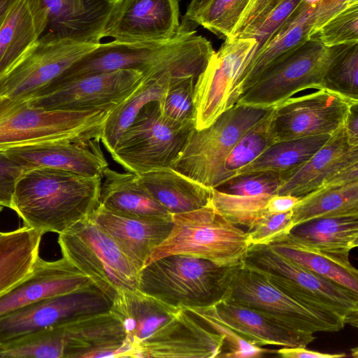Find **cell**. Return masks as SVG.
<instances>
[{
	"label": "cell",
	"instance_id": "32",
	"mask_svg": "<svg viewBox=\"0 0 358 358\" xmlns=\"http://www.w3.org/2000/svg\"><path fill=\"white\" fill-rule=\"evenodd\" d=\"M45 232L24 226L0 235V296L31 272Z\"/></svg>",
	"mask_w": 358,
	"mask_h": 358
},
{
	"label": "cell",
	"instance_id": "2",
	"mask_svg": "<svg viewBox=\"0 0 358 358\" xmlns=\"http://www.w3.org/2000/svg\"><path fill=\"white\" fill-rule=\"evenodd\" d=\"M101 178L46 167L25 171L16 184L11 209L25 226L61 234L99 208Z\"/></svg>",
	"mask_w": 358,
	"mask_h": 358
},
{
	"label": "cell",
	"instance_id": "29",
	"mask_svg": "<svg viewBox=\"0 0 358 358\" xmlns=\"http://www.w3.org/2000/svg\"><path fill=\"white\" fill-rule=\"evenodd\" d=\"M138 176L151 196L171 215L201 208L211 201L213 188L171 168L155 169Z\"/></svg>",
	"mask_w": 358,
	"mask_h": 358
},
{
	"label": "cell",
	"instance_id": "44",
	"mask_svg": "<svg viewBox=\"0 0 358 358\" xmlns=\"http://www.w3.org/2000/svg\"><path fill=\"white\" fill-rule=\"evenodd\" d=\"M284 174L271 171L250 172L235 175L215 189L222 192L239 195L255 196L275 194L282 184Z\"/></svg>",
	"mask_w": 358,
	"mask_h": 358
},
{
	"label": "cell",
	"instance_id": "12",
	"mask_svg": "<svg viewBox=\"0 0 358 358\" xmlns=\"http://www.w3.org/2000/svg\"><path fill=\"white\" fill-rule=\"evenodd\" d=\"M97 45L48 31L0 79V96L14 100L31 99Z\"/></svg>",
	"mask_w": 358,
	"mask_h": 358
},
{
	"label": "cell",
	"instance_id": "43",
	"mask_svg": "<svg viewBox=\"0 0 358 358\" xmlns=\"http://www.w3.org/2000/svg\"><path fill=\"white\" fill-rule=\"evenodd\" d=\"M309 38L328 48L358 43V3L334 15Z\"/></svg>",
	"mask_w": 358,
	"mask_h": 358
},
{
	"label": "cell",
	"instance_id": "33",
	"mask_svg": "<svg viewBox=\"0 0 358 358\" xmlns=\"http://www.w3.org/2000/svg\"><path fill=\"white\" fill-rule=\"evenodd\" d=\"M337 216H358V182L321 187L301 197L292 209V224Z\"/></svg>",
	"mask_w": 358,
	"mask_h": 358
},
{
	"label": "cell",
	"instance_id": "36",
	"mask_svg": "<svg viewBox=\"0 0 358 358\" xmlns=\"http://www.w3.org/2000/svg\"><path fill=\"white\" fill-rule=\"evenodd\" d=\"M64 323L34 331L1 345L0 357L64 358L66 345Z\"/></svg>",
	"mask_w": 358,
	"mask_h": 358
},
{
	"label": "cell",
	"instance_id": "1",
	"mask_svg": "<svg viewBox=\"0 0 358 358\" xmlns=\"http://www.w3.org/2000/svg\"><path fill=\"white\" fill-rule=\"evenodd\" d=\"M110 311L124 327L133 358H213L222 354V337L188 310L138 290L120 293Z\"/></svg>",
	"mask_w": 358,
	"mask_h": 358
},
{
	"label": "cell",
	"instance_id": "6",
	"mask_svg": "<svg viewBox=\"0 0 358 358\" xmlns=\"http://www.w3.org/2000/svg\"><path fill=\"white\" fill-rule=\"evenodd\" d=\"M172 222L169 236L152 251L144 266L172 255L203 258L220 265L237 264L250 246L245 232L223 217L210 202L194 210L172 215Z\"/></svg>",
	"mask_w": 358,
	"mask_h": 358
},
{
	"label": "cell",
	"instance_id": "26",
	"mask_svg": "<svg viewBox=\"0 0 358 358\" xmlns=\"http://www.w3.org/2000/svg\"><path fill=\"white\" fill-rule=\"evenodd\" d=\"M48 11V31L99 44L113 0H41Z\"/></svg>",
	"mask_w": 358,
	"mask_h": 358
},
{
	"label": "cell",
	"instance_id": "37",
	"mask_svg": "<svg viewBox=\"0 0 358 358\" xmlns=\"http://www.w3.org/2000/svg\"><path fill=\"white\" fill-rule=\"evenodd\" d=\"M321 89L358 101V43L337 46L323 76Z\"/></svg>",
	"mask_w": 358,
	"mask_h": 358
},
{
	"label": "cell",
	"instance_id": "49",
	"mask_svg": "<svg viewBox=\"0 0 358 358\" xmlns=\"http://www.w3.org/2000/svg\"><path fill=\"white\" fill-rule=\"evenodd\" d=\"M356 3H358V0H320L316 6L310 36L334 15Z\"/></svg>",
	"mask_w": 358,
	"mask_h": 358
},
{
	"label": "cell",
	"instance_id": "19",
	"mask_svg": "<svg viewBox=\"0 0 358 358\" xmlns=\"http://www.w3.org/2000/svg\"><path fill=\"white\" fill-rule=\"evenodd\" d=\"M93 285L65 257L47 261L38 256L29 274L0 296V317L37 301Z\"/></svg>",
	"mask_w": 358,
	"mask_h": 358
},
{
	"label": "cell",
	"instance_id": "21",
	"mask_svg": "<svg viewBox=\"0 0 358 358\" xmlns=\"http://www.w3.org/2000/svg\"><path fill=\"white\" fill-rule=\"evenodd\" d=\"M64 358L133 357L124 327L110 310L64 323Z\"/></svg>",
	"mask_w": 358,
	"mask_h": 358
},
{
	"label": "cell",
	"instance_id": "31",
	"mask_svg": "<svg viewBox=\"0 0 358 358\" xmlns=\"http://www.w3.org/2000/svg\"><path fill=\"white\" fill-rule=\"evenodd\" d=\"M190 76L171 71L145 76L137 89L115 106L106 119L101 141L110 153L141 110L148 103L160 101L170 85Z\"/></svg>",
	"mask_w": 358,
	"mask_h": 358
},
{
	"label": "cell",
	"instance_id": "17",
	"mask_svg": "<svg viewBox=\"0 0 358 358\" xmlns=\"http://www.w3.org/2000/svg\"><path fill=\"white\" fill-rule=\"evenodd\" d=\"M111 306L94 285L37 301L0 317V345L51 326L108 311Z\"/></svg>",
	"mask_w": 358,
	"mask_h": 358
},
{
	"label": "cell",
	"instance_id": "16",
	"mask_svg": "<svg viewBox=\"0 0 358 358\" xmlns=\"http://www.w3.org/2000/svg\"><path fill=\"white\" fill-rule=\"evenodd\" d=\"M356 101L324 89L287 99L273 108L274 143L333 134L343 125L351 105Z\"/></svg>",
	"mask_w": 358,
	"mask_h": 358
},
{
	"label": "cell",
	"instance_id": "51",
	"mask_svg": "<svg viewBox=\"0 0 358 358\" xmlns=\"http://www.w3.org/2000/svg\"><path fill=\"white\" fill-rule=\"evenodd\" d=\"M300 198L289 194H273L267 201L266 210L268 213H282L292 210Z\"/></svg>",
	"mask_w": 358,
	"mask_h": 358
},
{
	"label": "cell",
	"instance_id": "25",
	"mask_svg": "<svg viewBox=\"0 0 358 358\" xmlns=\"http://www.w3.org/2000/svg\"><path fill=\"white\" fill-rule=\"evenodd\" d=\"M102 177L100 206L107 210L130 218L172 221V215L151 196L137 174L108 166Z\"/></svg>",
	"mask_w": 358,
	"mask_h": 358
},
{
	"label": "cell",
	"instance_id": "48",
	"mask_svg": "<svg viewBox=\"0 0 358 358\" xmlns=\"http://www.w3.org/2000/svg\"><path fill=\"white\" fill-rule=\"evenodd\" d=\"M24 171L5 151H0V206L12 208L16 184Z\"/></svg>",
	"mask_w": 358,
	"mask_h": 358
},
{
	"label": "cell",
	"instance_id": "46",
	"mask_svg": "<svg viewBox=\"0 0 358 358\" xmlns=\"http://www.w3.org/2000/svg\"><path fill=\"white\" fill-rule=\"evenodd\" d=\"M302 1L303 0H284L258 27L240 36L252 38L256 41L257 45L255 48L252 59Z\"/></svg>",
	"mask_w": 358,
	"mask_h": 358
},
{
	"label": "cell",
	"instance_id": "40",
	"mask_svg": "<svg viewBox=\"0 0 358 358\" xmlns=\"http://www.w3.org/2000/svg\"><path fill=\"white\" fill-rule=\"evenodd\" d=\"M271 196L268 194L255 196L234 195L213 188L210 203L230 223L248 227L257 218L267 212L266 206Z\"/></svg>",
	"mask_w": 358,
	"mask_h": 358
},
{
	"label": "cell",
	"instance_id": "22",
	"mask_svg": "<svg viewBox=\"0 0 358 358\" xmlns=\"http://www.w3.org/2000/svg\"><path fill=\"white\" fill-rule=\"evenodd\" d=\"M220 322L247 341L258 346L306 347L314 334L293 329L253 308L222 300L206 307Z\"/></svg>",
	"mask_w": 358,
	"mask_h": 358
},
{
	"label": "cell",
	"instance_id": "24",
	"mask_svg": "<svg viewBox=\"0 0 358 358\" xmlns=\"http://www.w3.org/2000/svg\"><path fill=\"white\" fill-rule=\"evenodd\" d=\"M91 217L140 271L152 251L166 239L173 227L172 221L123 217L100 205Z\"/></svg>",
	"mask_w": 358,
	"mask_h": 358
},
{
	"label": "cell",
	"instance_id": "53",
	"mask_svg": "<svg viewBox=\"0 0 358 358\" xmlns=\"http://www.w3.org/2000/svg\"><path fill=\"white\" fill-rule=\"evenodd\" d=\"M358 182V162L352 164L337 171L322 186L345 185Z\"/></svg>",
	"mask_w": 358,
	"mask_h": 358
},
{
	"label": "cell",
	"instance_id": "9",
	"mask_svg": "<svg viewBox=\"0 0 358 358\" xmlns=\"http://www.w3.org/2000/svg\"><path fill=\"white\" fill-rule=\"evenodd\" d=\"M194 128V123L181 124L166 118L159 101H152L141 110L110 154L137 175L172 168Z\"/></svg>",
	"mask_w": 358,
	"mask_h": 358
},
{
	"label": "cell",
	"instance_id": "39",
	"mask_svg": "<svg viewBox=\"0 0 358 358\" xmlns=\"http://www.w3.org/2000/svg\"><path fill=\"white\" fill-rule=\"evenodd\" d=\"M250 0H209L191 20L189 29L200 25L220 38H229Z\"/></svg>",
	"mask_w": 358,
	"mask_h": 358
},
{
	"label": "cell",
	"instance_id": "55",
	"mask_svg": "<svg viewBox=\"0 0 358 358\" xmlns=\"http://www.w3.org/2000/svg\"><path fill=\"white\" fill-rule=\"evenodd\" d=\"M15 0H0V28Z\"/></svg>",
	"mask_w": 358,
	"mask_h": 358
},
{
	"label": "cell",
	"instance_id": "52",
	"mask_svg": "<svg viewBox=\"0 0 358 358\" xmlns=\"http://www.w3.org/2000/svg\"><path fill=\"white\" fill-rule=\"evenodd\" d=\"M343 127L349 144L358 146V101L351 105Z\"/></svg>",
	"mask_w": 358,
	"mask_h": 358
},
{
	"label": "cell",
	"instance_id": "14",
	"mask_svg": "<svg viewBox=\"0 0 358 358\" xmlns=\"http://www.w3.org/2000/svg\"><path fill=\"white\" fill-rule=\"evenodd\" d=\"M143 73L136 69L74 78H57L28 101L55 110H87L116 106L140 85Z\"/></svg>",
	"mask_w": 358,
	"mask_h": 358
},
{
	"label": "cell",
	"instance_id": "7",
	"mask_svg": "<svg viewBox=\"0 0 358 358\" xmlns=\"http://www.w3.org/2000/svg\"><path fill=\"white\" fill-rule=\"evenodd\" d=\"M58 243L62 257L111 302L123 292L138 290L140 270L91 216L59 234Z\"/></svg>",
	"mask_w": 358,
	"mask_h": 358
},
{
	"label": "cell",
	"instance_id": "34",
	"mask_svg": "<svg viewBox=\"0 0 358 358\" xmlns=\"http://www.w3.org/2000/svg\"><path fill=\"white\" fill-rule=\"evenodd\" d=\"M331 136L321 134L275 142L236 175L271 171L283 173L285 176L306 163Z\"/></svg>",
	"mask_w": 358,
	"mask_h": 358
},
{
	"label": "cell",
	"instance_id": "8",
	"mask_svg": "<svg viewBox=\"0 0 358 358\" xmlns=\"http://www.w3.org/2000/svg\"><path fill=\"white\" fill-rule=\"evenodd\" d=\"M273 108L236 103L210 126L202 129L194 128L171 169L206 187H216L232 148Z\"/></svg>",
	"mask_w": 358,
	"mask_h": 358
},
{
	"label": "cell",
	"instance_id": "13",
	"mask_svg": "<svg viewBox=\"0 0 358 358\" xmlns=\"http://www.w3.org/2000/svg\"><path fill=\"white\" fill-rule=\"evenodd\" d=\"M222 300L257 310L303 333L334 332L345 325L343 320L287 295L262 274L243 266V263Z\"/></svg>",
	"mask_w": 358,
	"mask_h": 358
},
{
	"label": "cell",
	"instance_id": "10",
	"mask_svg": "<svg viewBox=\"0 0 358 358\" xmlns=\"http://www.w3.org/2000/svg\"><path fill=\"white\" fill-rule=\"evenodd\" d=\"M337 46L328 48L317 39L309 38L277 59L241 94L236 103L273 107L300 91L320 90Z\"/></svg>",
	"mask_w": 358,
	"mask_h": 358
},
{
	"label": "cell",
	"instance_id": "35",
	"mask_svg": "<svg viewBox=\"0 0 358 358\" xmlns=\"http://www.w3.org/2000/svg\"><path fill=\"white\" fill-rule=\"evenodd\" d=\"M268 245L283 257L358 293V271L351 264L349 255L308 250L283 241H276Z\"/></svg>",
	"mask_w": 358,
	"mask_h": 358
},
{
	"label": "cell",
	"instance_id": "15",
	"mask_svg": "<svg viewBox=\"0 0 358 358\" xmlns=\"http://www.w3.org/2000/svg\"><path fill=\"white\" fill-rule=\"evenodd\" d=\"M194 32L181 28L175 38L158 42L100 43L58 78H80L125 69L138 70L144 76L172 71L178 62L182 43Z\"/></svg>",
	"mask_w": 358,
	"mask_h": 358
},
{
	"label": "cell",
	"instance_id": "11",
	"mask_svg": "<svg viewBox=\"0 0 358 358\" xmlns=\"http://www.w3.org/2000/svg\"><path fill=\"white\" fill-rule=\"evenodd\" d=\"M256 45L249 37L228 38L212 55L194 85L196 129L210 126L237 103Z\"/></svg>",
	"mask_w": 358,
	"mask_h": 358
},
{
	"label": "cell",
	"instance_id": "23",
	"mask_svg": "<svg viewBox=\"0 0 358 358\" xmlns=\"http://www.w3.org/2000/svg\"><path fill=\"white\" fill-rule=\"evenodd\" d=\"M358 162V146L349 144L343 127L303 165L284 176L275 194L301 198L321 187L337 171Z\"/></svg>",
	"mask_w": 358,
	"mask_h": 358
},
{
	"label": "cell",
	"instance_id": "56",
	"mask_svg": "<svg viewBox=\"0 0 358 358\" xmlns=\"http://www.w3.org/2000/svg\"><path fill=\"white\" fill-rule=\"evenodd\" d=\"M3 206H0V212H1V210H3Z\"/></svg>",
	"mask_w": 358,
	"mask_h": 358
},
{
	"label": "cell",
	"instance_id": "5",
	"mask_svg": "<svg viewBox=\"0 0 358 358\" xmlns=\"http://www.w3.org/2000/svg\"><path fill=\"white\" fill-rule=\"evenodd\" d=\"M242 262L299 302L357 327L358 293L283 257L268 245H250Z\"/></svg>",
	"mask_w": 358,
	"mask_h": 358
},
{
	"label": "cell",
	"instance_id": "27",
	"mask_svg": "<svg viewBox=\"0 0 358 358\" xmlns=\"http://www.w3.org/2000/svg\"><path fill=\"white\" fill-rule=\"evenodd\" d=\"M41 0H15L0 28V79L48 27Z\"/></svg>",
	"mask_w": 358,
	"mask_h": 358
},
{
	"label": "cell",
	"instance_id": "45",
	"mask_svg": "<svg viewBox=\"0 0 358 358\" xmlns=\"http://www.w3.org/2000/svg\"><path fill=\"white\" fill-rule=\"evenodd\" d=\"M245 232L249 245H270L286 237L292 224V210L282 213L266 212L257 218Z\"/></svg>",
	"mask_w": 358,
	"mask_h": 358
},
{
	"label": "cell",
	"instance_id": "4",
	"mask_svg": "<svg viewBox=\"0 0 358 358\" xmlns=\"http://www.w3.org/2000/svg\"><path fill=\"white\" fill-rule=\"evenodd\" d=\"M115 107L55 110L0 96V151L44 142L101 140L103 123Z\"/></svg>",
	"mask_w": 358,
	"mask_h": 358
},
{
	"label": "cell",
	"instance_id": "3",
	"mask_svg": "<svg viewBox=\"0 0 358 358\" xmlns=\"http://www.w3.org/2000/svg\"><path fill=\"white\" fill-rule=\"evenodd\" d=\"M242 263L220 265L189 255H168L139 271L138 290L177 308L213 306L224 299Z\"/></svg>",
	"mask_w": 358,
	"mask_h": 358
},
{
	"label": "cell",
	"instance_id": "20",
	"mask_svg": "<svg viewBox=\"0 0 358 358\" xmlns=\"http://www.w3.org/2000/svg\"><path fill=\"white\" fill-rule=\"evenodd\" d=\"M99 141L44 142L13 147L3 151L25 171L46 167L86 177L102 178L108 162L101 150Z\"/></svg>",
	"mask_w": 358,
	"mask_h": 358
},
{
	"label": "cell",
	"instance_id": "38",
	"mask_svg": "<svg viewBox=\"0 0 358 358\" xmlns=\"http://www.w3.org/2000/svg\"><path fill=\"white\" fill-rule=\"evenodd\" d=\"M271 113L248 130L232 148L223 164L218 185L236 175L274 143Z\"/></svg>",
	"mask_w": 358,
	"mask_h": 358
},
{
	"label": "cell",
	"instance_id": "28",
	"mask_svg": "<svg viewBox=\"0 0 358 358\" xmlns=\"http://www.w3.org/2000/svg\"><path fill=\"white\" fill-rule=\"evenodd\" d=\"M279 241L315 251L349 255L358 246V216L313 219L294 227Z\"/></svg>",
	"mask_w": 358,
	"mask_h": 358
},
{
	"label": "cell",
	"instance_id": "42",
	"mask_svg": "<svg viewBox=\"0 0 358 358\" xmlns=\"http://www.w3.org/2000/svg\"><path fill=\"white\" fill-rule=\"evenodd\" d=\"M196 79L190 76L170 85L159 101L163 116L181 124H195L194 90Z\"/></svg>",
	"mask_w": 358,
	"mask_h": 358
},
{
	"label": "cell",
	"instance_id": "54",
	"mask_svg": "<svg viewBox=\"0 0 358 358\" xmlns=\"http://www.w3.org/2000/svg\"><path fill=\"white\" fill-rule=\"evenodd\" d=\"M208 1L209 0H191L182 17L180 27L186 30L192 31L189 29L191 20Z\"/></svg>",
	"mask_w": 358,
	"mask_h": 358
},
{
	"label": "cell",
	"instance_id": "18",
	"mask_svg": "<svg viewBox=\"0 0 358 358\" xmlns=\"http://www.w3.org/2000/svg\"><path fill=\"white\" fill-rule=\"evenodd\" d=\"M180 31L178 0H113L101 37L150 43L173 38Z\"/></svg>",
	"mask_w": 358,
	"mask_h": 358
},
{
	"label": "cell",
	"instance_id": "57",
	"mask_svg": "<svg viewBox=\"0 0 358 358\" xmlns=\"http://www.w3.org/2000/svg\"><path fill=\"white\" fill-rule=\"evenodd\" d=\"M1 234V232H0V235Z\"/></svg>",
	"mask_w": 358,
	"mask_h": 358
},
{
	"label": "cell",
	"instance_id": "41",
	"mask_svg": "<svg viewBox=\"0 0 358 358\" xmlns=\"http://www.w3.org/2000/svg\"><path fill=\"white\" fill-rule=\"evenodd\" d=\"M210 330L224 339V358H259L271 350L255 345L231 329L216 318L206 307L185 308Z\"/></svg>",
	"mask_w": 358,
	"mask_h": 358
},
{
	"label": "cell",
	"instance_id": "30",
	"mask_svg": "<svg viewBox=\"0 0 358 358\" xmlns=\"http://www.w3.org/2000/svg\"><path fill=\"white\" fill-rule=\"evenodd\" d=\"M315 3L306 0L294 10L253 58L242 94L277 59L309 38L315 17Z\"/></svg>",
	"mask_w": 358,
	"mask_h": 358
},
{
	"label": "cell",
	"instance_id": "47",
	"mask_svg": "<svg viewBox=\"0 0 358 358\" xmlns=\"http://www.w3.org/2000/svg\"><path fill=\"white\" fill-rule=\"evenodd\" d=\"M283 1L250 0L229 38L240 37L258 27Z\"/></svg>",
	"mask_w": 358,
	"mask_h": 358
},
{
	"label": "cell",
	"instance_id": "50",
	"mask_svg": "<svg viewBox=\"0 0 358 358\" xmlns=\"http://www.w3.org/2000/svg\"><path fill=\"white\" fill-rule=\"evenodd\" d=\"M279 357L283 358H341L346 357L345 354H329L310 350L306 347H282L275 351Z\"/></svg>",
	"mask_w": 358,
	"mask_h": 358
}]
</instances>
